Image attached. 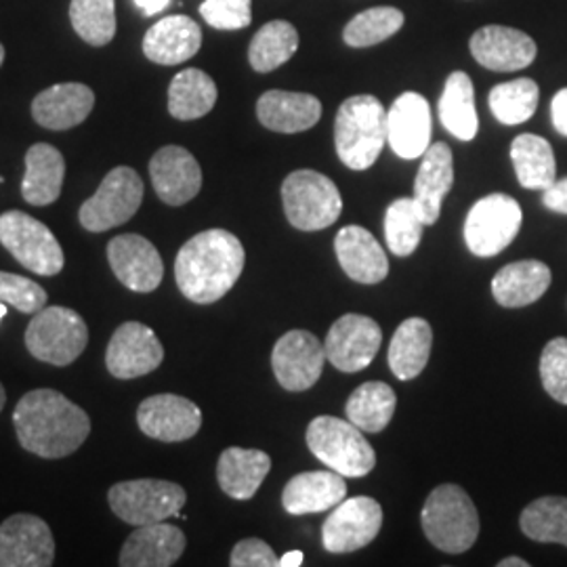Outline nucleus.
Returning a JSON list of instances; mask_svg holds the SVG:
<instances>
[{
	"label": "nucleus",
	"instance_id": "obj_1",
	"mask_svg": "<svg viewBox=\"0 0 567 567\" xmlns=\"http://www.w3.org/2000/svg\"><path fill=\"white\" fill-rule=\"evenodd\" d=\"M13 425L21 447L49 461L74 454L91 433L89 414L55 389L28 391L16 405Z\"/></svg>",
	"mask_w": 567,
	"mask_h": 567
},
{
	"label": "nucleus",
	"instance_id": "obj_2",
	"mask_svg": "<svg viewBox=\"0 0 567 567\" xmlns=\"http://www.w3.org/2000/svg\"><path fill=\"white\" fill-rule=\"evenodd\" d=\"M244 246L227 229H206L183 244L175 259V280L192 303L221 301L243 276Z\"/></svg>",
	"mask_w": 567,
	"mask_h": 567
},
{
	"label": "nucleus",
	"instance_id": "obj_3",
	"mask_svg": "<svg viewBox=\"0 0 567 567\" xmlns=\"http://www.w3.org/2000/svg\"><path fill=\"white\" fill-rule=\"evenodd\" d=\"M386 143V110L374 95L344 100L334 121V147L351 171H368Z\"/></svg>",
	"mask_w": 567,
	"mask_h": 567
},
{
	"label": "nucleus",
	"instance_id": "obj_4",
	"mask_svg": "<svg viewBox=\"0 0 567 567\" xmlns=\"http://www.w3.org/2000/svg\"><path fill=\"white\" fill-rule=\"evenodd\" d=\"M421 524L429 543L450 555L466 553L480 536L477 508L456 484L437 486L429 494Z\"/></svg>",
	"mask_w": 567,
	"mask_h": 567
},
{
	"label": "nucleus",
	"instance_id": "obj_5",
	"mask_svg": "<svg viewBox=\"0 0 567 567\" xmlns=\"http://www.w3.org/2000/svg\"><path fill=\"white\" fill-rule=\"evenodd\" d=\"M307 447L328 468L343 477H365L377 466V452L364 431L349 419L318 416L307 426Z\"/></svg>",
	"mask_w": 567,
	"mask_h": 567
},
{
	"label": "nucleus",
	"instance_id": "obj_6",
	"mask_svg": "<svg viewBox=\"0 0 567 567\" xmlns=\"http://www.w3.org/2000/svg\"><path fill=\"white\" fill-rule=\"evenodd\" d=\"M284 215L301 231H320L339 221L343 198L339 187L322 173L301 168L282 183Z\"/></svg>",
	"mask_w": 567,
	"mask_h": 567
},
{
	"label": "nucleus",
	"instance_id": "obj_7",
	"mask_svg": "<svg viewBox=\"0 0 567 567\" xmlns=\"http://www.w3.org/2000/svg\"><path fill=\"white\" fill-rule=\"evenodd\" d=\"M89 344V328L70 307H42L32 316V322L25 328V347L32 358L41 360L44 364L65 365L74 364Z\"/></svg>",
	"mask_w": 567,
	"mask_h": 567
},
{
	"label": "nucleus",
	"instance_id": "obj_8",
	"mask_svg": "<svg viewBox=\"0 0 567 567\" xmlns=\"http://www.w3.org/2000/svg\"><path fill=\"white\" fill-rule=\"evenodd\" d=\"M0 244L28 271L53 278L61 274L65 255L55 234L21 210L0 215Z\"/></svg>",
	"mask_w": 567,
	"mask_h": 567
},
{
	"label": "nucleus",
	"instance_id": "obj_9",
	"mask_svg": "<svg viewBox=\"0 0 567 567\" xmlns=\"http://www.w3.org/2000/svg\"><path fill=\"white\" fill-rule=\"evenodd\" d=\"M107 503L128 526H147L179 517L187 494L179 484L164 480H131L110 487Z\"/></svg>",
	"mask_w": 567,
	"mask_h": 567
},
{
	"label": "nucleus",
	"instance_id": "obj_10",
	"mask_svg": "<svg viewBox=\"0 0 567 567\" xmlns=\"http://www.w3.org/2000/svg\"><path fill=\"white\" fill-rule=\"evenodd\" d=\"M142 177L131 166L112 168L100 189L82 203L79 221L91 234H103L131 221L143 203Z\"/></svg>",
	"mask_w": 567,
	"mask_h": 567
},
{
	"label": "nucleus",
	"instance_id": "obj_11",
	"mask_svg": "<svg viewBox=\"0 0 567 567\" xmlns=\"http://www.w3.org/2000/svg\"><path fill=\"white\" fill-rule=\"evenodd\" d=\"M522 206L507 194H489L471 206L465 221L466 248L475 257H496L517 238Z\"/></svg>",
	"mask_w": 567,
	"mask_h": 567
},
{
	"label": "nucleus",
	"instance_id": "obj_12",
	"mask_svg": "<svg viewBox=\"0 0 567 567\" xmlns=\"http://www.w3.org/2000/svg\"><path fill=\"white\" fill-rule=\"evenodd\" d=\"M383 527V507L370 496L344 498L326 517L322 545L328 553L344 555L368 547Z\"/></svg>",
	"mask_w": 567,
	"mask_h": 567
},
{
	"label": "nucleus",
	"instance_id": "obj_13",
	"mask_svg": "<svg viewBox=\"0 0 567 567\" xmlns=\"http://www.w3.org/2000/svg\"><path fill=\"white\" fill-rule=\"evenodd\" d=\"M383 343V330L372 318L344 313L326 334V360L337 370L353 374L374 362Z\"/></svg>",
	"mask_w": 567,
	"mask_h": 567
},
{
	"label": "nucleus",
	"instance_id": "obj_14",
	"mask_svg": "<svg viewBox=\"0 0 567 567\" xmlns=\"http://www.w3.org/2000/svg\"><path fill=\"white\" fill-rule=\"evenodd\" d=\"M322 341L309 330H290L278 339L271 351V368L286 391L299 393L316 385L324 372Z\"/></svg>",
	"mask_w": 567,
	"mask_h": 567
},
{
	"label": "nucleus",
	"instance_id": "obj_15",
	"mask_svg": "<svg viewBox=\"0 0 567 567\" xmlns=\"http://www.w3.org/2000/svg\"><path fill=\"white\" fill-rule=\"evenodd\" d=\"M164 347L156 332L142 322H124L105 349V368L114 379L133 381L161 368Z\"/></svg>",
	"mask_w": 567,
	"mask_h": 567
},
{
	"label": "nucleus",
	"instance_id": "obj_16",
	"mask_svg": "<svg viewBox=\"0 0 567 567\" xmlns=\"http://www.w3.org/2000/svg\"><path fill=\"white\" fill-rule=\"evenodd\" d=\"M55 540L47 522L30 515H11L0 526V567H51Z\"/></svg>",
	"mask_w": 567,
	"mask_h": 567
},
{
	"label": "nucleus",
	"instance_id": "obj_17",
	"mask_svg": "<svg viewBox=\"0 0 567 567\" xmlns=\"http://www.w3.org/2000/svg\"><path fill=\"white\" fill-rule=\"evenodd\" d=\"M137 425L156 442L177 444L192 440L203 426V412L192 400L161 393L143 400L137 408Z\"/></svg>",
	"mask_w": 567,
	"mask_h": 567
},
{
	"label": "nucleus",
	"instance_id": "obj_18",
	"mask_svg": "<svg viewBox=\"0 0 567 567\" xmlns=\"http://www.w3.org/2000/svg\"><path fill=\"white\" fill-rule=\"evenodd\" d=\"M107 261L122 286L133 292H154L164 278L158 248L140 234H122L107 243Z\"/></svg>",
	"mask_w": 567,
	"mask_h": 567
},
{
	"label": "nucleus",
	"instance_id": "obj_19",
	"mask_svg": "<svg viewBox=\"0 0 567 567\" xmlns=\"http://www.w3.org/2000/svg\"><path fill=\"white\" fill-rule=\"evenodd\" d=\"M150 177L158 198L168 206H183L203 189V168L182 145L161 147L150 161Z\"/></svg>",
	"mask_w": 567,
	"mask_h": 567
},
{
	"label": "nucleus",
	"instance_id": "obj_20",
	"mask_svg": "<svg viewBox=\"0 0 567 567\" xmlns=\"http://www.w3.org/2000/svg\"><path fill=\"white\" fill-rule=\"evenodd\" d=\"M386 142L404 158H423L431 145V107L421 93H402L386 112Z\"/></svg>",
	"mask_w": 567,
	"mask_h": 567
},
{
	"label": "nucleus",
	"instance_id": "obj_21",
	"mask_svg": "<svg viewBox=\"0 0 567 567\" xmlns=\"http://www.w3.org/2000/svg\"><path fill=\"white\" fill-rule=\"evenodd\" d=\"M471 55L492 72H517L536 60L538 47L526 32L507 25H484L468 41Z\"/></svg>",
	"mask_w": 567,
	"mask_h": 567
},
{
	"label": "nucleus",
	"instance_id": "obj_22",
	"mask_svg": "<svg viewBox=\"0 0 567 567\" xmlns=\"http://www.w3.org/2000/svg\"><path fill=\"white\" fill-rule=\"evenodd\" d=\"M185 534L166 522L140 526L121 548L122 567H171L182 559Z\"/></svg>",
	"mask_w": 567,
	"mask_h": 567
},
{
	"label": "nucleus",
	"instance_id": "obj_23",
	"mask_svg": "<svg viewBox=\"0 0 567 567\" xmlns=\"http://www.w3.org/2000/svg\"><path fill=\"white\" fill-rule=\"evenodd\" d=\"M334 252L353 282L372 286L389 276V259L383 246L360 225H347L337 234Z\"/></svg>",
	"mask_w": 567,
	"mask_h": 567
},
{
	"label": "nucleus",
	"instance_id": "obj_24",
	"mask_svg": "<svg viewBox=\"0 0 567 567\" xmlns=\"http://www.w3.org/2000/svg\"><path fill=\"white\" fill-rule=\"evenodd\" d=\"M95 93L81 82H61L44 89L32 102V116L49 131H68L89 118Z\"/></svg>",
	"mask_w": 567,
	"mask_h": 567
},
{
	"label": "nucleus",
	"instance_id": "obj_25",
	"mask_svg": "<svg viewBox=\"0 0 567 567\" xmlns=\"http://www.w3.org/2000/svg\"><path fill=\"white\" fill-rule=\"evenodd\" d=\"M203 47V30L187 16H168L156 21L143 37L145 58L158 65H179Z\"/></svg>",
	"mask_w": 567,
	"mask_h": 567
},
{
	"label": "nucleus",
	"instance_id": "obj_26",
	"mask_svg": "<svg viewBox=\"0 0 567 567\" xmlns=\"http://www.w3.org/2000/svg\"><path fill=\"white\" fill-rule=\"evenodd\" d=\"M257 118L274 133H303L322 118V102L309 93L267 91L257 102Z\"/></svg>",
	"mask_w": 567,
	"mask_h": 567
},
{
	"label": "nucleus",
	"instance_id": "obj_27",
	"mask_svg": "<svg viewBox=\"0 0 567 567\" xmlns=\"http://www.w3.org/2000/svg\"><path fill=\"white\" fill-rule=\"evenodd\" d=\"M454 183V161L447 143H433L423 154L414 182V203L421 210L425 225L437 224L442 215V204Z\"/></svg>",
	"mask_w": 567,
	"mask_h": 567
},
{
	"label": "nucleus",
	"instance_id": "obj_28",
	"mask_svg": "<svg viewBox=\"0 0 567 567\" xmlns=\"http://www.w3.org/2000/svg\"><path fill=\"white\" fill-rule=\"evenodd\" d=\"M347 498L344 477L337 471H307L295 475L282 492V505L290 515L324 513Z\"/></svg>",
	"mask_w": 567,
	"mask_h": 567
},
{
	"label": "nucleus",
	"instance_id": "obj_29",
	"mask_svg": "<svg viewBox=\"0 0 567 567\" xmlns=\"http://www.w3.org/2000/svg\"><path fill=\"white\" fill-rule=\"evenodd\" d=\"M65 177V161L60 150L49 143H34L25 154L21 196L32 206L58 203Z\"/></svg>",
	"mask_w": 567,
	"mask_h": 567
},
{
	"label": "nucleus",
	"instance_id": "obj_30",
	"mask_svg": "<svg viewBox=\"0 0 567 567\" xmlns=\"http://www.w3.org/2000/svg\"><path fill=\"white\" fill-rule=\"evenodd\" d=\"M553 274L547 264L526 259L508 264L494 276L492 295L496 303L508 309L536 303L550 286Z\"/></svg>",
	"mask_w": 567,
	"mask_h": 567
},
{
	"label": "nucleus",
	"instance_id": "obj_31",
	"mask_svg": "<svg viewBox=\"0 0 567 567\" xmlns=\"http://www.w3.org/2000/svg\"><path fill=\"white\" fill-rule=\"evenodd\" d=\"M271 471V458L264 450L227 447L217 463V482L234 501H250Z\"/></svg>",
	"mask_w": 567,
	"mask_h": 567
},
{
	"label": "nucleus",
	"instance_id": "obj_32",
	"mask_svg": "<svg viewBox=\"0 0 567 567\" xmlns=\"http://www.w3.org/2000/svg\"><path fill=\"white\" fill-rule=\"evenodd\" d=\"M431 347H433V330L431 324L423 318H408L405 322L398 326L386 362L395 379L400 381H412L416 379L431 358Z\"/></svg>",
	"mask_w": 567,
	"mask_h": 567
},
{
	"label": "nucleus",
	"instance_id": "obj_33",
	"mask_svg": "<svg viewBox=\"0 0 567 567\" xmlns=\"http://www.w3.org/2000/svg\"><path fill=\"white\" fill-rule=\"evenodd\" d=\"M440 122L450 135L461 142H473L480 131V118L475 107V89L465 72H452L440 97Z\"/></svg>",
	"mask_w": 567,
	"mask_h": 567
},
{
	"label": "nucleus",
	"instance_id": "obj_34",
	"mask_svg": "<svg viewBox=\"0 0 567 567\" xmlns=\"http://www.w3.org/2000/svg\"><path fill=\"white\" fill-rule=\"evenodd\" d=\"M219 97L215 81L196 68L179 72L168 86V112L177 121H198L206 116Z\"/></svg>",
	"mask_w": 567,
	"mask_h": 567
},
{
	"label": "nucleus",
	"instance_id": "obj_35",
	"mask_svg": "<svg viewBox=\"0 0 567 567\" xmlns=\"http://www.w3.org/2000/svg\"><path fill=\"white\" fill-rule=\"evenodd\" d=\"M511 161L517 182L526 189H547L557 182V163L547 140L524 133L511 143Z\"/></svg>",
	"mask_w": 567,
	"mask_h": 567
},
{
	"label": "nucleus",
	"instance_id": "obj_36",
	"mask_svg": "<svg viewBox=\"0 0 567 567\" xmlns=\"http://www.w3.org/2000/svg\"><path fill=\"white\" fill-rule=\"evenodd\" d=\"M398 395L381 381L358 386L344 405L347 419L364 433H381L393 419Z\"/></svg>",
	"mask_w": 567,
	"mask_h": 567
},
{
	"label": "nucleus",
	"instance_id": "obj_37",
	"mask_svg": "<svg viewBox=\"0 0 567 567\" xmlns=\"http://www.w3.org/2000/svg\"><path fill=\"white\" fill-rule=\"evenodd\" d=\"M299 49V32L290 21L274 20L265 23L248 47V61L255 72H274Z\"/></svg>",
	"mask_w": 567,
	"mask_h": 567
},
{
	"label": "nucleus",
	"instance_id": "obj_38",
	"mask_svg": "<svg viewBox=\"0 0 567 567\" xmlns=\"http://www.w3.org/2000/svg\"><path fill=\"white\" fill-rule=\"evenodd\" d=\"M519 526L534 543L567 547L566 496H543L529 503L522 511Z\"/></svg>",
	"mask_w": 567,
	"mask_h": 567
},
{
	"label": "nucleus",
	"instance_id": "obj_39",
	"mask_svg": "<svg viewBox=\"0 0 567 567\" xmlns=\"http://www.w3.org/2000/svg\"><path fill=\"white\" fill-rule=\"evenodd\" d=\"M540 102V89L532 79L501 82L489 91V110L501 124L515 126L527 122Z\"/></svg>",
	"mask_w": 567,
	"mask_h": 567
},
{
	"label": "nucleus",
	"instance_id": "obj_40",
	"mask_svg": "<svg viewBox=\"0 0 567 567\" xmlns=\"http://www.w3.org/2000/svg\"><path fill=\"white\" fill-rule=\"evenodd\" d=\"M404 13L395 7H372L351 18L344 25V44L353 49H365L389 41L404 25Z\"/></svg>",
	"mask_w": 567,
	"mask_h": 567
},
{
	"label": "nucleus",
	"instance_id": "obj_41",
	"mask_svg": "<svg viewBox=\"0 0 567 567\" xmlns=\"http://www.w3.org/2000/svg\"><path fill=\"white\" fill-rule=\"evenodd\" d=\"M425 221L414 198H398L386 206L385 238L395 257H410L423 240Z\"/></svg>",
	"mask_w": 567,
	"mask_h": 567
},
{
	"label": "nucleus",
	"instance_id": "obj_42",
	"mask_svg": "<svg viewBox=\"0 0 567 567\" xmlns=\"http://www.w3.org/2000/svg\"><path fill=\"white\" fill-rule=\"evenodd\" d=\"M72 28L91 47H105L116 34V0H72Z\"/></svg>",
	"mask_w": 567,
	"mask_h": 567
},
{
	"label": "nucleus",
	"instance_id": "obj_43",
	"mask_svg": "<svg viewBox=\"0 0 567 567\" xmlns=\"http://www.w3.org/2000/svg\"><path fill=\"white\" fill-rule=\"evenodd\" d=\"M540 379L557 404L567 405V339L548 341L540 355Z\"/></svg>",
	"mask_w": 567,
	"mask_h": 567
},
{
	"label": "nucleus",
	"instance_id": "obj_44",
	"mask_svg": "<svg viewBox=\"0 0 567 567\" xmlns=\"http://www.w3.org/2000/svg\"><path fill=\"white\" fill-rule=\"evenodd\" d=\"M0 303L16 307L21 313L34 316L47 305V292L41 284L18 274L0 271Z\"/></svg>",
	"mask_w": 567,
	"mask_h": 567
},
{
	"label": "nucleus",
	"instance_id": "obj_45",
	"mask_svg": "<svg viewBox=\"0 0 567 567\" xmlns=\"http://www.w3.org/2000/svg\"><path fill=\"white\" fill-rule=\"evenodd\" d=\"M200 16L215 30H244L252 21V0H204Z\"/></svg>",
	"mask_w": 567,
	"mask_h": 567
},
{
	"label": "nucleus",
	"instance_id": "obj_46",
	"mask_svg": "<svg viewBox=\"0 0 567 567\" xmlns=\"http://www.w3.org/2000/svg\"><path fill=\"white\" fill-rule=\"evenodd\" d=\"M231 567H278L280 557L261 538H244L229 557Z\"/></svg>",
	"mask_w": 567,
	"mask_h": 567
},
{
	"label": "nucleus",
	"instance_id": "obj_47",
	"mask_svg": "<svg viewBox=\"0 0 567 567\" xmlns=\"http://www.w3.org/2000/svg\"><path fill=\"white\" fill-rule=\"evenodd\" d=\"M543 204L553 213L567 215V177L548 185L547 189L543 192Z\"/></svg>",
	"mask_w": 567,
	"mask_h": 567
},
{
	"label": "nucleus",
	"instance_id": "obj_48",
	"mask_svg": "<svg viewBox=\"0 0 567 567\" xmlns=\"http://www.w3.org/2000/svg\"><path fill=\"white\" fill-rule=\"evenodd\" d=\"M550 116H553V126L559 135L567 137V89H561L550 103Z\"/></svg>",
	"mask_w": 567,
	"mask_h": 567
},
{
	"label": "nucleus",
	"instance_id": "obj_49",
	"mask_svg": "<svg viewBox=\"0 0 567 567\" xmlns=\"http://www.w3.org/2000/svg\"><path fill=\"white\" fill-rule=\"evenodd\" d=\"M143 16H158L171 4V0H133Z\"/></svg>",
	"mask_w": 567,
	"mask_h": 567
},
{
	"label": "nucleus",
	"instance_id": "obj_50",
	"mask_svg": "<svg viewBox=\"0 0 567 567\" xmlns=\"http://www.w3.org/2000/svg\"><path fill=\"white\" fill-rule=\"evenodd\" d=\"M305 555L301 550H290L280 557V566L278 567H299L303 566Z\"/></svg>",
	"mask_w": 567,
	"mask_h": 567
},
{
	"label": "nucleus",
	"instance_id": "obj_51",
	"mask_svg": "<svg viewBox=\"0 0 567 567\" xmlns=\"http://www.w3.org/2000/svg\"><path fill=\"white\" fill-rule=\"evenodd\" d=\"M498 567H529V564L522 557H507V559L498 561Z\"/></svg>",
	"mask_w": 567,
	"mask_h": 567
},
{
	"label": "nucleus",
	"instance_id": "obj_52",
	"mask_svg": "<svg viewBox=\"0 0 567 567\" xmlns=\"http://www.w3.org/2000/svg\"><path fill=\"white\" fill-rule=\"evenodd\" d=\"M4 404H7V393H4V386L0 385V412H2Z\"/></svg>",
	"mask_w": 567,
	"mask_h": 567
},
{
	"label": "nucleus",
	"instance_id": "obj_53",
	"mask_svg": "<svg viewBox=\"0 0 567 567\" xmlns=\"http://www.w3.org/2000/svg\"><path fill=\"white\" fill-rule=\"evenodd\" d=\"M7 309H9V307H7V303H0V322H2V318L7 316Z\"/></svg>",
	"mask_w": 567,
	"mask_h": 567
},
{
	"label": "nucleus",
	"instance_id": "obj_54",
	"mask_svg": "<svg viewBox=\"0 0 567 567\" xmlns=\"http://www.w3.org/2000/svg\"><path fill=\"white\" fill-rule=\"evenodd\" d=\"M2 61H4V47L0 44V65H2Z\"/></svg>",
	"mask_w": 567,
	"mask_h": 567
}]
</instances>
